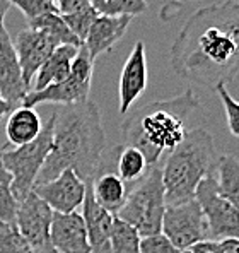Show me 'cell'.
<instances>
[{
	"label": "cell",
	"mask_w": 239,
	"mask_h": 253,
	"mask_svg": "<svg viewBox=\"0 0 239 253\" xmlns=\"http://www.w3.org/2000/svg\"><path fill=\"white\" fill-rule=\"evenodd\" d=\"M53 209L35 192L17 204L16 226L36 253H58L51 243Z\"/></svg>",
	"instance_id": "obj_10"
},
{
	"label": "cell",
	"mask_w": 239,
	"mask_h": 253,
	"mask_svg": "<svg viewBox=\"0 0 239 253\" xmlns=\"http://www.w3.org/2000/svg\"><path fill=\"white\" fill-rule=\"evenodd\" d=\"M160 233L179 252L208 238V226L195 199L181 204H166Z\"/></svg>",
	"instance_id": "obj_9"
},
{
	"label": "cell",
	"mask_w": 239,
	"mask_h": 253,
	"mask_svg": "<svg viewBox=\"0 0 239 253\" xmlns=\"http://www.w3.org/2000/svg\"><path fill=\"white\" fill-rule=\"evenodd\" d=\"M10 5L17 7L22 14L26 16V19L31 21L35 17L41 16L44 12H53L57 10L55 3L48 2V0H9Z\"/></svg>",
	"instance_id": "obj_30"
},
{
	"label": "cell",
	"mask_w": 239,
	"mask_h": 253,
	"mask_svg": "<svg viewBox=\"0 0 239 253\" xmlns=\"http://www.w3.org/2000/svg\"><path fill=\"white\" fill-rule=\"evenodd\" d=\"M217 171L219 193L239 211V161L231 154H220Z\"/></svg>",
	"instance_id": "obj_23"
},
{
	"label": "cell",
	"mask_w": 239,
	"mask_h": 253,
	"mask_svg": "<svg viewBox=\"0 0 239 253\" xmlns=\"http://www.w3.org/2000/svg\"><path fill=\"white\" fill-rule=\"evenodd\" d=\"M14 48H16L17 60H19L22 79L31 87V81L35 79L36 72L41 69L44 62L48 60L57 44L51 42L46 35L36 29H22L14 40Z\"/></svg>",
	"instance_id": "obj_14"
},
{
	"label": "cell",
	"mask_w": 239,
	"mask_h": 253,
	"mask_svg": "<svg viewBox=\"0 0 239 253\" xmlns=\"http://www.w3.org/2000/svg\"><path fill=\"white\" fill-rule=\"evenodd\" d=\"M0 120H2V118H0Z\"/></svg>",
	"instance_id": "obj_38"
},
{
	"label": "cell",
	"mask_w": 239,
	"mask_h": 253,
	"mask_svg": "<svg viewBox=\"0 0 239 253\" xmlns=\"http://www.w3.org/2000/svg\"><path fill=\"white\" fill-rule=\"evenodd\" d=\"M53 147L41 168L36 185L57 178L70 168L91 183L106 151V133L101 122V111L96 103L62 106L55 111Z\"/></svg>",
	"instance_id": "obj_2"
},
{
	"label": "cell",
	"mask_w": 239,
	"mask_h": 253,
	"mask_svg": "<svg viewBox=\"0 0 239 253\" xmlns=\"http://www.w3.org/2000/svg\"><path fill=\"white\" fill-rule=\"evenodd\" d=\"M179 253H215V241L214 240H205L200 243H195L192 247L185 248Z\"/></svg>",
	"instance_id": "obj_34"
},
{
	"label": "cell",
	"mask_w": 239,
	"mask_h": 253,
	"mask_svg": "<svg viewBox=\"0 0 239 253\" xmlns=\"http://www.w3.org/2000/svg\"><path fill=\"white\" fill-rule=\"evenodd\" d=\"M133 17L130 16H98L92 22L87 36L84 40V46L92 60L101 55L108 53L117 44L128 29Z\"/></svg>",
	"instance_id": "obj_18"
},
{
	"label": "cell",
	"mask_w": 239,
	"mask_h": 253,
	"mask_svg": "<svg viewBox=\"0 0 239 253\" xmlns=\"http://www.w3.org/2000/svg\"><path fill=\"white\" fill-rule=\"evenodd\" d=\"M10 9L9 0H0V26H3V19H5V14Z\"/></svg>",
	"instance_id": "obj_36"
},
{
	"label": "cell",
	"mask_w": 239,
	"mask_h": 253,
	"mask_svg": "<svg viewBox=\"0 0 239 253\" xmlns=\"http://www.w3.org/2000/svg\"><path fill=\"white\" fill-rule=\"evenodd\" d=\"M140 233L115 215L111 231V253H140Z\"/></svg>",
	"instance_id": "obj_24"
},
{
	"label": "cell",
	"mask_w": 239,
	"mask_h": 253,
	"mask_svg": "<svg viewBox=\"0 0 239 253\" xmlns=\"http://www.w3.org/2000/svg\"><path fill=\"white\" fill-rule=\"evenodd\" d=\"M140 253H179V250L162 233H158L142 238Z\"/></svg>",
	"instance_id": "obj_31"
},
{
	"label": "cell",
	"mask_w": 239,
	"mask_h": 253,
	"mask_svg": "<svg viewBox=\"0 0 239 253\" xmlns=\"http://www.w3.org/2000/svg\"><path fill=\"white\" fill-rule=\"evenodd\" d=\"M147 60H145V44L137 42L123 63L121 76L118 83V110L126 115L133 103L147 89Z\"/></svg>",
	"instance_id": "obj_12"
},
{
	"label": "cell",
	"mask_w": 239,
	"mask_h": 253,
	"mask_svg": "<svg viewBox=\"0 0 239 253\" xmlns=\"http://www.w3.org/2000/svg\"><path fill=\"white\" fill-rule=\"evenodd\" d=\"M215 92L219 94L220 101H222V105H224L227 126H229L231 133H233L234 137H239V103L231 96V92L227 91L226 85L215 87Z\"/></svg>",
	"instance_id": "obj_29"
},
{
	"label": "cell",
	"mask_w": 239,
	"mask_h": 253,
	"mask_svg": "<svg viewBox=\"0 0 239 253\" xmlns=\"http://www.w3.org/2000/svg\"><path fill=\"white\" fill-rule=\"evenodd\" d=\"M55 7L60 16H70V14L89 9L92 7V3L91 0H55Z\"/></svg>",
	"instance_id": "obj_32"
},
{
	"label": "cell",
	"mask_w": 239,
	"mask_h": 253,
	"mask_svg": "<svg viewBox=\"0 0 239 253\" xmlns=\"http://www.w3.org/2000/svg\"><path fill=\"white\" fill-rule=\"evenodd\" d=\"M99 16H130L135 17L149 9L147 0H91Z\"/></svg>",
	"instance_id": "obj_25"
},
{
	"label": "cell",
	"mask_w": 239,
	"mask_h": 253,
	"mask_svg": "<svg viewBox=\"0 0 239 253\" xmlns=\"http://www.w3.org/2000/svg\"><path fill=\"white\" fill-rule=\"evenodd\" d=\"M28 24L31 29H36V31H41L43 35H46L57 46H60V44L82 46V42L70 31V28L63 21V17L58 14V10L41 14V16L35 17V19L28 21Z\"/></svg>",
	"instance_id": "obj_21"
},
{
	"label": "cell",
	"mask_w": 239,
	"mask_h": 253,
	"mask_svg": "<svg viewBox=\"0 0 239 253\" xmlns=\"http://www.w3.org/2000/svg\"><path fill=\"white\" fill-rule=\"evenodd\" d=\"M51 243L58 253H91L87 229L79 212L60 214L53 212L51 221Z\"/></svg>",
	"instance_id": "obj_16"
},
{
	"label": "cell",
	"mask_w": 239,
	"mask_h": 253,
	"mask_svg": "<svg viewBox=\"0 0 239 253\" xmlns=\"http://www.w3.org/2000/svg\"><path fill=\"white\" fill-rule=\"evenodd\" d=\"M215 253H239V238H226L215 241Z\"/></svg>",
	"instance_id": "obj_33"
},
{
	"label": "cell",
	"mask_w": 239,
	"mask_h": 253,
	"mask_svg": "<svg viewBox=\"0 0 239 253\" xmlns=\"http://www.w3.org/2000/svg\"><path fill=\"white\" fill-rule=\"evenodd\" d=\"M17 200L12 193V176L5 169L0 158V221L14 222L16 221Z\"/></svg>",
	"instance_id": "obj_26"
},
{
	"label": "cell",
	"mask_w": 239,
	"mask_h": 253,
	"mask_svg": "<svg viewBox=\"0 0 239 253\" xmlns=\"http://www.w3.org/2000/svg\"><path fill=\"white\" fill-rule=\"evenodd\" d=\"M31 91L22 79V70L17 60L14 42L10 40L5 26L0 28V96L16 108L22 103L26 94Z\"/></svg>",
	"instance_id": "obj_13"
},
{
	"label": "cell",
	"mask_w": 239,
	"mask_h": 253,
	"mask_svg": "<svg viewBox=\"0 0 239 253\" xmlns=\"http://www.w3.org/2000/svg\"><path fill=\"white\" fill-rule=\"evenodd\" d=\"M85 190H87V183L74 169L67 168L53 180L35 185L33 192L40 199H43L53 209V212L70 214L82 207Z\"/></svg>",
	"instance_id": "obj_11"
},
{
	"label": "cell",
	"mask_w": 239,
	"mask_h": 253,
	"mask_svg": "<svg viewBox=\"0 0 239 253\" xmlns=\"http://www.w3.org/2000/svg\"><path fill=\"white\" fill-rule=\"evenodd\" d=\"M164 211L166 192L162 183V171L159 166H152L144 178L128 187L126 200L118 211L117 217L133 226L144 238L160 233Z\"/></svg>",
	"instance_id": "obj_5"
},
{
	"label": "cell",
	"mask_w": 239,
	"mask_h": 253,
	"mask_svg": "<svg viewBox=\"0 0 239 253\" xmlns=\"http://www.w3.org/2000/svg\"><path fill=\"white\" fill-rule=\"evenodd\" d=\"M220 154L212 135L203 128L185 133L181 144L167 154L162 171L166 204H181L195 199V190L207 174L215 173Z\"/></svg>",
	"instance_id": "obj_4"
},
{
	"label": "cell",
	"mask_w": 239,
	"mask_h": 253,
	"mask_svg": "<svg viewBox=\"0 0 239 253\" xmlns=\"http://www.w3.org/2000/svg\"><path fill=\"white\" fill-rule=\"evenodd\" d=\"M48 2H51V3H55V0H48Z\"/></svg>",
	"instance_id": "obj_37"
},
{
	"label": "cell",
	"mask_w": 239,
	"mask_h": 253,
	"mask_svg": "<svg viewBox=\"0 0 239 253\" xmlns=\"http://www.w3.org/2000/svg\"><path fill=\"white\" fill-rule=\"evenodd\" d=\"M92 70H94V60L82 44L72 62L70 76L65 81L51 84L41 91H29L21 105L36 108L43 103H53V105L69 106L87 101L91 92Z\"/></svg>",
	"instance_id": "obj_7"
},
{
	"label": "cell",
	"mask_w": 239,
	"mask_h": 253,
	"mask_svg": "<svg viewBox=\"0 0 239 253\" xmlns=\"http://www.w3.org/2000/svg\"><path fill=\"white\" fill-rule=\"evenodd\" d=\"M115 165H117L120 178L125 181L126 187H132L133 183H137L151 169L145 156L137 147L132 146H120Z\"/></svg>",
	"instance_id": "obj_22"
},
{
	"label": "cell",
	"mask_w": 239,
	"mask_h": 253,
	"mask_svg": "<svg viewBox=\"0 0 239 253\" xmlns=\"http://www.w3.org/2000/svg\"><path fill=\"white\" fill-rule=\"evenodd\" d=\"M43 128L40 113L36 108L19 105L10 111L5 124V135L12 146L19 147L29 144L40 135Z\"/></svg>",
	"instance_id": "obj_20"
},
{
	"label": "cell",
	"mask_w": 239,
	"mask_h": 253,
	"mask_svg": "<svg viewBox=\"0 0 239 253\" xmlns=\"http://www.w3.org/2000/svg\"><path fill=\"white\" fill-rule=\"evenodd\" d=\"M0 253H36L24 240L16 222L0 221Z\"/></svg>",
	"instance_id": "obj_27"
},
{
	"label": "cell",
	"mask_w": 239,
	"mask_h": 253,
	"mask_svg": "<svg viewBox=\"0 0 239 253\" xmlns=\"http://www.w3.org/2000/svg\"><path fill=\"white\" fill-rule=\"evenodd\" d=\"M53 124L55 115H51L33 142L16 149H0L3 166L12 176V193L17 204L33 192L40 171L53 147Z\"/></svg>",
	"instance_id": "obj_6"
},
{
	"label": "cell",
	"mask_w": 239,
	"mask_h": 253,
	"mask_svg": "<svg viewBox=\"0 0 239 253\" xmlns=\"http://www.w3.org/2000/svg\"><path fill=\"white\" fill-rule=\"evenodd\" d=\"M169 62L179 77L210 87L239 72V0H224L192 14L171 44Z\"/></svg>",
	"instance_id": "obj_1"
},
{
	"label": "cell",
	"mask_w": 239,
	"mask_h": 253,
	"mask_svg": "<svg viewBox=\"0 0 239 253\" xmlns=\"http://www.w3.org/2000/svg\"><path fill=\"white\" fill-rule=\"evenodd\" d=\"M190 2V0H167L166 7H164L162 10V19H169V14H171V9L173 7H176V10H179V7L183 5V3Z\"/></svg>",
	"instance_id": "obj_35"
},
{
	"label": "cell",
	"mask_w": 239,
	"mask_h": 253,
	"mask_svg": "<svg viewBox=\"0 0 239 253\" xmlns=\"http://www.w3.org/2000/svg\"><path fill=\"white\" fill-rule=\"evenodd\" d=\"M195 200L207 219L210 240L239 238V211L219 193L215 173L207 174L199 183Z\"/></svg>",
	"instance_id": "obj_8"
},
{
	"label": "cell",
	"mask_w": 239,
	"mask_h": 253,
	"mask_svg": "<svg viewBox=\"0 0 239 253\" xmlns=\"http://www.w3.org/2000/svg\"><path fill=\"white\" fill-rule=\"evenodd\" d=\"M82 217L87 229L91 253H111V231H113L115 215L94 200L91 183H87V190H85Z\"/></svg>",
	"instance_id": "obj_17"
},
{
	"label": "cell",
	"mask_w": 239,
	"mask_h": 253,
	"mask_svg": "<svg viewBox=\"0 0 239 253\" xmlns=\"http://www.w3.org/2000/svg\"><path fill=\"white\" fill-rule=\"evenodd\" d=\"M79 48L80 46H74V44H60V46L55 48L53 53L48 57V60L36 72L35 87L31 91H41V89L48 87V85L65 81L70 76L72 62L76 58Z\"/></svg>",
	"instance_id": "obj_19"
},
{
	"label": "cell",
	"mask_w": 239,
	"mask_h": 253,
	"mask_svg": "<svg viewBox=\"0 0 239 253\" xmlns=\"http://www.w3.org/2000/svg\"><path fill=\"white\" fill-rule=\"evenodd\" d=\"M99 14L96 12L94 7H89L85 10H80V12H76V14H70V16H62L63 21L67 22V26L70 28V31L84 43L85 36H87L89 29H91L92 22L98 17Z\"/></svg>",
	"instance_id": "obj_28"
},
{
	"label": "cell",
	"mask_w": 239,
	"mask_h": 253,
	"mask_svg": "<svg viewBox=\"0 0 239 253\" xmlns=\"http://www.w3.org/2000/svg\"><path fill=\"white\" fill-rule=\"evenodd\" d=\"M115 147H110V151H104L103 158H101L99 169L96 173V176L91 181V190L94 200L99 204L101 207H104L106 211H110L113 215L118 214V211L123 207L126 200V193H128V187L125 181L120 178L118 173H115L113 169L108 168L111 158H113Z\"/></svg>",
	"instance_id": "obj_15"
},
{
	"label": "cell",
	"mask_w": 239,
	"mask_h": 253,
	"mask_svg": "<svg viewBox=\"0 0 239 253\" xmlns=\"http://www.w3.org/2000/svg\"><path fill=\"white\" fill-rule=\"evenodd\" d=\"M0 28H2V26H0Z\"/></svg>",
	"instance_id": "obj_39"
},
{
	"label": "cell",
	"mask_w": 239,
	"mask_h": 253,
	"mask_svg": "<svg viewBox=\"0 0 239 253\" xmlns=\"http://www.w3.org/2000/svg\"><path fill=\"white\" fill-rule=\"evenodd\" d=\"M199 105V96L192 87L171 99L147 103L121 124L123 140L126 146L139 149L151 168L158 166L159 159L173 152L185 139L186 120Z\"/></svg>",
	"instance_id": "obj_3"
}]
</instances>
